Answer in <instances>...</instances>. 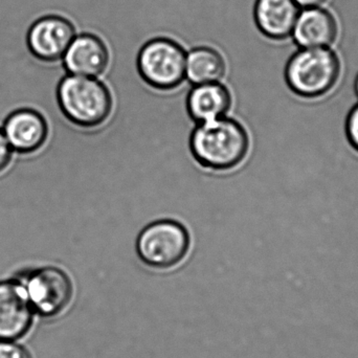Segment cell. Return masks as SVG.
I'll return each mask as SVG.
<instances>
[{"label": "cell", "mask_w": 358, "mask_h": 358, "mask_svg": "<svg viewBox=\"0 0 358 358\" xmlns=\"http://www.w3.org/2000/svg\"><path fill=\"white\" fill-rule=\"evenodd\" d=\"M187 52L176 40L155 37L138 50L136 67L145 83L159 90L178 88L185 80Z\"/></svg>", "instance_id": "obj_4"}, {"label": "cell", "mask_w": 358, "mask_h": 358, "mask_svg": "<svg viewBox=\"0 0 358 358\" xmlns=\"http://www.w3.org/2000/svg\"><path fill=\"white\" fill-rule=\"evenodd\" d=\"M227 73V61L220 50L200 45L187 52L185 79L193 85L220 82Z\"/></svg>", "instance_id": "obj_14"}, {"label": "cell", "mask_w": 358, "mask_h": 358, "mask_svg": "<svg viewBox=\"0 0 358 358\" xmlns=\"http://www.w3.org/2000/svg\"><path fill=\"white\" fill-rule=\"evenodd\" d=\"M0 358H33L31 353L16 341H0Z\"/></svg>", "instance_id": "obj_15"}, {"label": "cell", "mask_w": 358, "mask_h": 358, "mask_svg": "<svg viewBox=\"0 0 358 358\" xmlns=\"http://www.w3.org/2000/svg\"><path fill=\"white\" fill-rule=\"evenodd\" d=\"M342 73L338 55L330 48H301L285 69V80L292 92L306 99H317L331 92Z\"/></svg>", "instance_id": "obj_3"}, {"label": "cell", "mask_w": 358, "mask_h": 358, "mask_svg": "<svg viewBox=\"0 0 358 358\" xmlns=\"http://www.w3.org/2000/svg\"><path fill=\"white\" fill-rule=\"evenodd\" d=\"M346 134L348 142L358 152V104L355 105L346 120Z\"/></svg>", "instance_id": "obj_16"}, {"label": "cell", "mask_w": 358, "mask_h": 358, "mask_svg": "<svg viewBox=\"0 0 358 358\" xmlns=\"http://www.w3.org/2000/svg\"><path fill=\"white\" fill-rule=\"evenodd\" d=\"M4 136L12 150L21 155L36 152L45 144L48 125L39 111L18 109L8 115L3 123Z\"/></svg>", "instance_id": "obj_10"}, {"label": "cell", "mask_w": 358, "mask_h": 358, "mask_svg": "<svg viewBox=\"0 0 358 358\" xmlns=\"http://www.w3.org/2000/svg\"><path fill=\"white\" fill-rule=\"evenodd\" d=\"M35 313L16 279L0 281V341H18L33 327Z\"/></svg>", "instance_id": "obj_8"}, {"label": "cell", "mask_w": 358, "mask_h": 358, "mask_svg": "<svg viewBox=\"0 0 358 358\" xmlns=\"http://www.w3.org/2000/svg\"><path fill=\"white\" fill-rule=\"evenodd\" d=\"M189 151L201 167L229 171L243 163L250 151V136L237 120L223 117L197 124L189 136Z\"/></svg>", "instance_id": "obj_1"}, {"label": "cell", "mask_w": 358, "mask_h": 358, "mask_svg": "<svg viewBox=\"0 0 358 358\" xmlns=\"http://www.w3.org/2000/svg\"><path fill=\"white\" fill-rule=\"evenodd\" d=\"M300 8L294 0H256L254 20L265 37L282 41L292 37Z\"/></svg>", "instance_id": "obj_12"}, {"label": "cell", "mask_w": 358, "mask_h": 358, "mask_svg": "<svg viewBox=\"0 0 358 358\" xmlns=\"http://www.w3.org/2000/svg\"><path fill=\"white\" fill-rule=\"evenodd\" d=\"M62 61L69 75L98 78L110 64V50L101 36L86 31L76 35Z\"/></svg>", "instance_id": "obj_9"}, {"label": "cell", "mask_w": 358, "mask_h": 358, "mask_svg": "<svg viewBox=\"0 0 358 358\" xmlns=\"http://www.w3.org/2000/svg\"><path fill=\"white\" fill-rule=\"evenodd\" d=\"M300 8H315L325 4L328 0H294Z\"/></svg>", "instance_id": "obj_18"}, {"label": "cell", "mask_w": 358, "mask_h": 358, "mask_svg": "<svg viewBox=\"0 0 358 358\" xmlns=\"http://www.w3.org/2000/svg\"><path fill=\"white\" fill-rule=\"evenodd\" d=\"M76 35L77 29L69 18L60 15H46L29 27L27 46L39 60L56 62L62 60Z\"/></svg>", "instance_id": "obj_7"}, {"label": "cell", "mask_w": 358, "mask_h": 358, "mask_svg": "<svg viewBox=\"0 0 358 358\" xmlns=\"http://www.w3.org/2000/svg\"><path fill=\"white\" fill-rule=\"evenodd\" d=\"M34 313L43 319H55L67 310L73 299V284L63 269L44 266L18 278Z\"/></svg>", "instance_id": "obj_6"}, {"label": "cell", "mask_w": 358, "mask_h": 358, "mask_svg": "<svg viewBox=\"0 0 358 358\" xmlns=\"http://www.w3.org/2000/svg\"><path fill=\"white\" fill-rule=\"evenodd\" d=\"M13 150L4 136L2 129H0V172L4 171L12 161Z\"/></svg>", "instance_id": "obj_17"}, {"label": "cell", "mask_w": 358, "mask_h": 358, "mask_svg": "<svg viewBox=\"0 0 358 358\" xmlns=\"http://www.w3.org/2000/svg\"><path fill=\"white\" fill-rule=\"evenodd\" d=\"M231 103V92L221 82L197 84L187 96V115L195 123H206L225 117Z\"/></svg>", "instance_id": "obj_13"}, {"label": "cell", "mask_w": 358, "mask_h": 358, "mask_svg": "<svg viewBox=\"0 0 358 358\" xmlns=\"http://www.w3.org/2000/svg\"><path fill=\"white\" fill-rule=\"evenodd\" d=\"M191 246L185 225L172 219H161L147 225L136 239L141 260L155 269H169L182 262Z\"/></svg>", "instance_id": "obj_5"}, {"label": "cell", "mask_w": 358, "mask_h": 358, "mask_svg": "<svg viewBox=\"0 0 358 358\" xmlns=\"http://www.w3.org/2000/svg\"><path fill=\"white\" fill-rule=\"evenodd\" d=\"M294 43L301 48H330L338 37V23L329 10L303 8L292 29Z\"/></svg>", "instance_id": "obj_11"}, {"label": "cell", "mask_w": 358, "mask_h": 358, "mask_svg": "<svg viewBox=\"0 0 358 358\" xmlns=\"http://www.w3.org/2000/svg\"><path fill=\"white\" fill-rule=\"evenodd\" d=\"M57 100L64 117L82 128L99 127L113 113V94L98 78L69 73L59 83Z\"/></svg>", "instance_id": "obj_2"}, {"label": "cell", "mask_w": 358, "mask_h": 358, "mask_svg": "<svg viewBox=\"0 0 358 358\" xmlns=\"http://www.w3.org/2000/svg\"><path fill=\"white\" fill-rule=\"evenodd\" d=\"M355 92H357V94L358 96V73L357 76V79H355Z\"/></svg>", "instance_id": "obj_19"}]
</instances>
